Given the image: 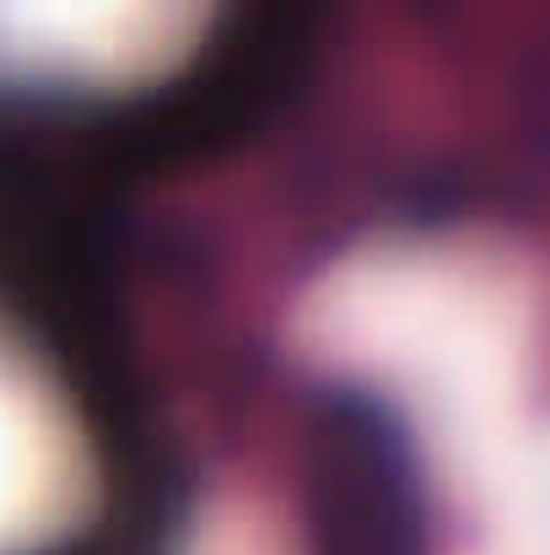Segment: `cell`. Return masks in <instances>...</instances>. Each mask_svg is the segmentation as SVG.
Listing matches in <instances>:
<instances>
[{"label":"cell","mask_w":550,"mask_h":555,"mask_svg":"<svg viewBox=\"0 0 550 555\" xmlns=\"http://www.w3.org/2000/svg\"><path fill=\"white\" fill-rule=\"evenodd\" d=\"M303 513L314 555H426L415 459L383 404L335 393L303 448Z\"/></svg>","instance_id":"obj_1"}]
</instances>
